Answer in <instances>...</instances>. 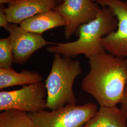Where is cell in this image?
Wrapping results in <instances>:
<instances>
[{
	"label": "cell",
	"instance_id": "obj_8",
	"mask_svg": "<svg viewBox=\"0 0 127 127\" xmlns=\"http://www.w3.org/2000/svg\"><path fill=\"white\" fill-rule=\"evenodd\" d=\"M4 28L9 32L14 64L27 63L35 51L50 43L41 34L27 31L16 24H9Z\"/></svg>",
	"mask_w": 127,
	"mask_h": 127
},
{
	"label": "cell",
	"instance_id": "obj_16",
	"mask_svg": "<svg viewBox=\"0 0 127 127\" xmlns=\"http://www.w3.org/2000/svg\"><path fill=\"white\" fill-rule=\"evenodd\" d=\"M121 107L122 111L127 116V83L125 87L123 98L121 102Z\"/></svg>",
	"mask_w": 127,
	"mask_h": 127
},
{
	"label": "cell",
	"instance_id": "obj_6",
	"mask_svg": "<svg viewBox=\"0 0 127 127\" xmlns=\"http://www.w3.org/2000/svg\"><path fill=\"white\" fill-rule=\"evenodd\" d=\"M96 3L109 8L118 20L117 29L104 37V50L114 56L127 58V0H96Z\"/></svg>",
	"mask_w": 127,
	"mask_h": 127
},
{
	"label": "cell",
	"instance_id": "obj_4",
	"mask_svg": "<svg viewBox=\"0 0 127 127\" xmlns=\"http://www.w3.org/2000/svg\"><path fill=\"white\" fill-rule=\"evenodd\" d=\"M92 103L68 104L54 111L29 113L37 127H83L97 112Z\"/></svg>",
	"mask_w": 127,
	"mask_h": 127
},
{
	"label": "cell",
	"instance_id": "obj_18",
	"mask_svg": "<svg viewBox=\"0 0 127 127\" xmlns=\"http://www.w3.org/2000/svg\"></svg>",
	"mask_w": 127,
	"mask_h": 127
},
{
	"label": "cell",
	"instance_id": "obj_9",
	"mask_svg": "<svg viewBox=\"0 0 127 127\" xmlns=\"http://www.w3.org/2000/svg\"><path fill=\"white\" fill-rule=\"evenodd\" d=\"M55 0H18L5 8L9 23L20 24L38 14L54 9Z\"/></svg>",
	"mask_w": 127,
	"mask_h": 127
},
{
	"label": "cell",
	"instance_id": "obj_13",
	"mask_svg": "<svg viewBox=\"0 0 127 127\" xmlns=\"http://www.w3.org/2000/svg\"><path fill=\"white\" fill-rule=\"evenodd\" d=\"M0 127H37L29 114L15 110L0 114Z\"/></svg>",
	"mask_w": 127,
	"mask_h": 127
},
{
	"label": "cell",
	"instance_id": "obj_17",
	"mask_svg": "<svg viewBox=\"0 0 127 127\" xmlns=\"http://www.w3.org/2000/svg\"><path fill=\"white\" fill-rule=\"evenodd\" d=\"M18 0H0V4H9V5L12 4Z\"/></svg>",
	"mask_w": 127,
	"mask_h": 127
},
{
	"label": "cell",
	"instance_id": "obj_11",
	"mask_svg": "<svg viewBox=\"0 0 127 127\" xmlns=\"http://www.w3.org/2000/svg\"><path fill=\"white\" fill-rule=\"evenodd\" d=\"M83 127H127V116L117 106L100 107Z\"/></svg>",
	"mask_w": 127,
	"mask_h": 127
},
{
	"label": "cell",
	"instance_id": "obj_5",
	"mask_svg": "<svg viewBox=\"0 0 127 127\" xmlns=\"http://www.w3.org/2000/svg\"><path fill=\"white\" fill-rule=\"evenodd\" d=\"M47 91L42 82L27 85L21 89L0 92V111L15 110L29 113L45 110Z\"/></svg>",
	"mask_w": 127,
	"mask_h": 127
},
{
	"label": "cell",
	"instance_id": "obj_7",
	"mask_svg": "<svg viewBox=\"0 0 127 127\" xmlns=\"http://www.w3.org/2000/svg\"><path fill=\"white\" fill-rule=\"evenodd\" d=\"M53 10L64 20V37L68 39L80 26L94 19L100 13L101 8L93 0H64Z\"/></svg>",
	"mask_w": 127,
	"mask_h": 127
},
{
	"label": "cell",
	"instance_id": "obj_12",
	"mask_svg": "<svg viewBox=\"0 0 127 127\" xmlns=\"http://www.w3.org/2000/svg\"><path fill=\"white\" fill-rule=\"evenodd\" d=\"M42 80V75L36 71L24 70L19 73L12 67L0 68V90L16 85H29Z\"/></svg>",
	"mask_w": 127,
	"mask_h": 127
},
{
	"label": "cell",
	"instance_id": "obj_15",
	"mask_svg": "<svg viewBox=\"0 0 127 127\" xmlns=\"http://www.w3.org/2000/svg\"><path fill=\"white\" fill-rule=\"evenodd\" d=\"M4 7L3 5H0V27L5 28L9 24L6 15L5 13Z\"/></svg>",
	"mask_w": 127,
	"mask_h": 127
},
{
	"label": "cell",
	"instance_id": "obj_1",
	"mask_svg": "<svg viewBox=\"0 0 127 127\" xmlns=\"http://www.w3.org/2000/svg\"><path fill=\"white\" fill-rule=\"evenodd\" d=\"M89 72L82 80V91L100 107L121 103L127 83V58L104 52L89 58Z\"/></svg>",
	"mask_w": 127,
	"mask_h": 127
},
{
	"label": "cell",
	"instance_id": "obj_3",
	"mask_svg": "<svg viewBox=\"0 0 127 127\" xmlns=\"http://www.w3.org/2000/svg\"><path fill=\"white\" fill-rule=\"evenodd\" d=\"M82 73L78 60L54 54L50 73L44 83L47 91L46 108L54 111L66 105L76 104L73 85L76 77Z\"/></svg>",
	"mask_w": 127,
	"mask_h": 127
},
{
	"label": "cell",
	"instance_id": "obj_14",
	"mask_svg": "<svg viewBox=\"0 0 127 127\" xmlns=\"http://www.w3.org/2000/svg\"><path fill=\"white\" fill-rule=\"evenodd\" d=\"M13 54L9 37L0 40V68L12 67Z\"/></svg>",
	"mask_w": 127,
	"mask_h": 127
},
{
	"label": "cell",
	"instance_id": "obj_2",
	"mask_svg": "<svg viewBox=\"0 0 127 127\" xmlns=\"http://www.w3.org/2000/svg\"><path fill=\"white\" fill-rule=\"evenodd\" d=\"M118 20L109 8L103 6L94 19L80 26L79 38L68 43H57L47 48L50 53L59 54L64 57L74 58L83 54L87 58L105 52L102 44L104 37L117 29Z\"/></svg>",
	"mask_w": 127,
	"mask_h": 127
},
{
	"label": "cell",
	"instance_id": "obj_10",
	"mask_svg": "<svg viewBox=\"0 0 127 127\" xmlns=\"http://www.w3.org/2000/svg\"><path fill=\"white\" fill-rule=\"evenodd\" d=\"M65 26L62 17L53 9L38 14L20 24L23 29L41 35L51 29Z\"/></svg>",
	"mask_w": 127,
	"mask_h": 127
}]
</instances>
